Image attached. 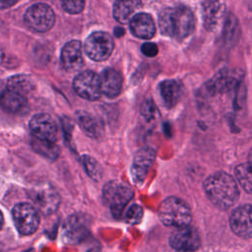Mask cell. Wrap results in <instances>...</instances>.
Returning a JSON list of instances; mask_svg holds the SVG:
<instances>
[{"label": "cell", "mask_w": 252, "mask_h": 252, "mask_svg": "<svg viewBox=\"0 0 252 252\" xmlns=\"http://www.w3.org/2000/svg\"><path fill=\"white\" fill-rule=\"evenodd\" d=\"M229 224L232 231L241 238H252V205L237 207L230 215Z\"/></svg>", "instance_id": "13"}, {"label": "cell", "mask_w": 252, "mask_h": 252, "mask_svg": "<svg viewBox=\"0 0 252 252\" xmlns=\"http://www.w3.org/2000/svg\"><path fill=\"white\" fill-rule=\"evenodd\" d=\"M143 208L140 205L134 204L128 209L125 215V220L131 224L139 223L143 218Z\"/></svg>", "instance_id": "29"}, {"label": "cell", "mask_w": 252, "mask_h": 252, "mask_svg": "<svg viewBox=\"0 0 252 252\" xmlns=\"http://www.w3.org/2000/svg\"><path fill=\"white\" fill-rule=\"evenodd\" d=\"M141 113L144 116V118L149 122L158 119V117L159 115L157 106L155 105V103L152 100L144 101V103L142 104V107H141Z\"/></svg>", "instance_id": "28"}, {"label": "cell", "mask_w": 252, "mask_h": 252, "mask_svg": "<svg viewBox=\"0 0 252 252\" xmlns=\"http://www.w3.org/2000/svg\"><path fill=\"white\" fill-rule=\"evenodd\" d=\"M141 7V0H116L113 6V17L118 23L127 24Z\"/></svg>", "instance_id": "21"}, {"label": "cell", "mask_w": 252, "mask_h": 252, "mask_svg": "<svg viewBox=\"0 0 252 252\" xmlns=\"http://www.w3.org/2000/svg\"><path fill=\"white\" fill-rule=\"evenodd\" d=\"M0 106L11 113H22L28 107L26 95L12 90H5L0 94Z\"/></svg>", "instance_id": "20"}, {"label": "cell", "mask_w": 252, "mask_h": 252, "mask_svg": "<svg viewBox=\"0 0 252 252\" xmlns=\"http://www.w3.org/2000/svg\"><path fill=\"white\" fill-rule=\"evenodd\" d=\"M63 9L70 14L80 13L85 6V0H61Z\"/></svg>", "instance_id": "30"}, {"label": "cell", "mask_w": 252, "mask_h": 252, "mask_svg": "<svg viewBox=\"0 0 252 252\" xmlns=\"http://www.w3.org/2000/svg\"><path fill=\"white\" fill-rule=\"evenodd\" d=\"M170 246L178 251H195L201 245V239L197 229L193 226L185 225L176 227L169 237Z\"/></svg>", "instance_id": "11"}, {"label": "cell", "mask_w": 252, "mask_h": 252, "mask_svg": "<svg viewBox=\"0 0 252 252\" xmlns=\"http://www.w3.org/2000/svg\"><path fill=\"white\" fill-rule=\"evenodd\" d=\"M33 87L34 86L32 79L26 75L12 76L7 82V89L24 95L30 94L33 90Z\"/></svg>", "instance_id": "25"}, {"label": "cell", "mask_w": 252, "mask_h": 252, "mask_svg": "<svg viewBox=\"0 0 252 252\" xmlns=\"http://www.w3.org/2000/svg\"><path fill=\"white\" fill-rule=\"evenodd\" d=\"M160 96L167 107H172L178 101L181 94L180 85L174 80H165L159 84Z\"/></svg>", "instance_id": "23"}, {"label": "cell", "mask_w": 252, "mask_h": 252, "mask_svg": "<svg viewBox=\"0 0 252 252\" xmlns=\"http://www.w3.org/2000/svg\"><path fill=\"white\" fill-rule=\"evenodd\" d=\"M90 234L89 220L83 215H73L66 220L63 228V237L66 243L78 244Z\"/></svg>", "instance_id": "12"}, {"label": "cell", "mask_w": 252, "mask_h": 252, "mask_svg": "<svg viewBox=\"0 0 252 252\" xmlns=\"http://www.w3.org/2000/svg\"><path fill=\"white\" fill-rule=\"evenodd\" d=\"M82 162L84 164L85 170L89 174V176L94 181H98L102 176V169L99 163L90 156H84L82 158Z\"/></svg>", "instance_id": "27"}, {"label": "cell", "mask_w": 252, "mask_h": 252, "mask_svg": "<svg viewBox=\"0 0 252 252\" xmlns=\"http://www.w3.org/2000/svg\"><path fill=\"white\" fill-rule=\"evenodd\" d=\"M18 0H0V9H6L14 4H16Z\"/></svg>", "instance_id": "32"}, {"label": "cell", "mask_w": 252, "mask_h": 252, "mask_svg": "<svg viewBox=\"0 0 252 252\" xmlns=\"http://www.w3.org/2000/svg\"><path fill=\"white\" fill-rule=\"evenodd\" d=\"M24 21L30 30L37 32H45L53 27L55 14L48 5L38 3L31 6L27 10Z\"/></svg>", "instance_id": "6"}, {"label": "cell", "mask_w": 252, "mask_h": 252, "mask_svg": "<svg viewBox=\"0 0 252 252\" xmlns=\"http://www.w3.org/2000/svg\"><path fill=\"white\" fill-rule=\"evenodd\" d=\"M33 150L39 155L49 159H55L59 155V149L55 142H50L33 137L31 141Z\"/></svg>", "instance_id": "24"}, {"label": "cell", "mask_w": 252, "mask_h": 252, "mask_svg": "<svg viewBox=\"0 0 252 252\" xmlns=\"http://www.w3.org/2000/svg\"><path fill=\"white\" fill-rule=\"evenodd\" d=\"M12 215L18 231L23 235L32 234L39 225L38 211L29 203L17 204L13 208Z\"/></svg>", "instance_id": "7"}, {"label": "cell", "mask_w": 252, "mask_h": 252, "mask_svg": "<svg viewBox=\"0 0 252 252\" xmlns=\"http://www.w3.org/2000/svg\"><path fill=\"white\" fill-rule=\"evenodd\" d=\"M250 160H252V150H251V153H250Z\"/></svg>", "instance_id": "34"}, {"label": "cell", "mask_w": 252, "mask_h": 252, "mask_svg": "<svg viewBox=\"0 0 252 252\" xmlns=\"http://www.w3.org/2000/svg\"><path fill=\"white\" fill-rule=\"evenodd\" d=\"M204 190L209 200L219 209L227 210L239 197V189L234 178L223 171L210 175L204 181Z\"/></svg>", "instance_id": "2"}, {"label": "cell", "mask_w": 252, "mask_h": 252, "mask_svg": "<svg viewBox=\"0 0 252 252\" xmlns=\"http://www.w3.org/2000/svg\"><path fill=\"white\" fill-rule=\"evenodd\" d=\"M225 10L224 0H203L202 18L204 27L208 31H215L223 19Z\"/></svg>", "instance_id": "16"}, {"label": "cell", "mask_w": 252, "mask_h": 252, "mask_svg": "<svg viewBox=\"0 0 252 252\" xmlns=\"http://www.w3.org/2000/svg\"><path fill=\"white\" fill-rule=\"evenodd\" d=\"M158 26L162 34L181 40L193 32L195 18L186 6L167 7L159 13Z\"/></svg>", "instance_id": "1"}, {"label": "cell", "mask_w": 252, "mask_h": 252, "mask_svg": "<svg viewBox=\"0 0 252 252\" xmlns=\"http://www.w3.org/2000/svg\"><path fill=\"white\" fill-rule=\"evenodd\" d=\"M141 50L143 52L144 55L148 56V57H154L158 54V45L154 42H146L142 45Z\"/></svg>", "instance_id": "31"}, {"label": "cell", "mask_w": 252, "mask_h": 252, "mask_svg": "<svg viewBox=\"0 0 252 252\" xmlns=\"http://www.w3.org/2000/svg\"><path fill=\"white\" fill-rule=\"evenodd\" d=\"M131 32L143 39H150L156 33L155 22L151 15L147 13H138L130 21Z\"/></svg>", "instance_id": "18"}, {"label": "cell", "mask_w": 252, "mask_h": 252, "mask_svg": "<svg viewBox=\"0 0 252 252\" xmlns=\"http://www.w3.org/2000/svg\"><path fill=\"white\" fill-rule=\"evenodd\" d=\"M242 74L236 70L221 69L207 84L206 90L214 94L217 93H227L235 90L241 83Z\"/></svg>", "instance_id": "10"}, {"label": "cell", "mask_w": 252, "mask_h": 252, "mask_svg": "<svg viewBox=\"0 0 252 252\" xmlns=\"http://www.w3.org/2000/svg\"><path fill=\"white\" fill-rule=\"evenodd\" d=\"M234 173L240 186L247 193L252 194V160L237 165Z\"/></svg>", "instance_id": "26"}, {"label": "cell", "mask_w": 252, "mask_h": 252, "mask_svg": "<svg viewBox=\"0 0 252 252\" xmlns=\"http://www.w3.org/2000/svg\"><path fill=\"white\" fill-rule=\"evenodd\" d=\"M158 218L167 226L182 227L190 224L192 216L189 206L177 197H168L158 207Z\"/></svg>", "instance_id": "3"}, {"label": "cell", "mask_w": 252, "mask_h": 252, "mask_svg": "<svg viewBox=\"0 0 252 252\" xmlns=\"http://www.w3.org/2000/svg\"><path fill=\"white\" fill-rule=\"evenodd\" d=\"M103 199L110 207L113 216L119 219L126 205L131 201L134 192L129 185L120 181H109L103 187Z\"/></svg>", "instance_id": "5"}, {"label": "cell", "mask_w": 252, "mask_h": 252, "mask_svg": "<svg viewBox=\"0 0 252 252\" xmlns=\"http://www.w3.org/2000/svg\"><path fill=\"white\" fill-rule=\"evenodd\" d=\"M30 129L38 139L56 142L58 139V128L53 118L46 113L34 115L30 121Z\"/></svg>", "instance_id": "14"}, {"label": "cell", "mask_w": 252, "mask_h": 252, "mask_svg": "<svg viewBox=\"0 0 252 252\" xmlns=\"http://www.w3.org/2000/svg\"><path fill=\"white\" fill-rule=\"evenodd\" d=\"M73 87L77 94L88 100H95L101 94L100 77L93 71H85L78 74Z\"/></svg>", "instance_id": "9"}, {"label": "cell", "mask_w": 252, "mask_h": 252, "mask_svg": "<svg viewBox=\"0 0 252 252\" xmlns=\"http://www.w3.org/2000/svg\"><path fill=\"white\" fill-rule=\"evenodd\" d=\"M114 42L110 34L104 32H94L84 43L86 54L94 61L106 60L112 53Z\"/></svg>", "instance_id": "8"}, {"label": "cell", "mask_w": 252, "mask_h": 252, "mask_svg": "<svg viewBox=\"0 0 252 252\" xmlns=\"http://www.w3.org/2000/svg\"><path fill=\"white\" fill-rule=\"evenodd\" d=\"M122 83L120 73L113 68H107L100 76L101 93L108 97H115L121 93Z\"/></svg>", "instance_id": "19"}, {"label": "cell", "mask_w": 252, "mask_h": 252, "mask_svg": "<svg viewBox=\"0 0 252 252\" xmlns=\"http://www.w3.org/2000/svg\"><path fill=\"white\" fill-rule=\"evenodd\" d=\"M28 194L37 211L44 216H49L55 213L59 208V193L47 182L35 184L29 189Z\"/></svg>", "instance_id": "4"}, {"label": "cell", "mask_w": 252, "mask_h": 252, "mask_svg": "<svg viewBox=\"0 0 252 252\" xmlns=\"http://www.w3.org/2000/svg\"><path fill=\"white\" fill-rule=\"evenodd\" d=\"M82 44L79 40L67 42L61 51V63L67 71H77L83 66Z\"/></svg>", "instance_id": "17"}, {"label": "cell", "mask_w": 252, "mask_h": 252, "mask_svg": "<svg viewBox=\"0 0 252 252\" xmlns=\"http://www.w3.org/2000/svg\"><path fill=\"white\" fill-rule=\"evenodd\" d=\"M155 158L156 152L150 147H144L136 153L131 166L132 178L136 184H141L144 182L149 169L155 161Z\"/></svg>", "instance_id": "15"}, {"label": "cell", "mask_w": 252, "mask_h": 252, "mask_svg": "<svg viewBox=\"0 0 252 252\" xmlns=\"http://www.w3.org/2000/svg\"><path fill=\"white\" fill-rule=\"evenodd\" d=\"M77 121L84 132L91 137H98L102 133V125L99 120L91 113L80 110L76 113Z\"/></svg>", "instance_id": "22"}, {"label": "cell", "mask_w": 252, "mask_h": 252, "mask_svg": "<svg viewBox=\"0 0 252 252\" xmlns=\"http://www.w3.org/2000/svg\"><path fill=\"white\" fill-rule=\"evenodd\" d=\"M3 222H4V219H3V215H2V213H1V211H0V229H1L2 226H3Z\"/></svg>", "instance_id": "33"}]
</instances>
